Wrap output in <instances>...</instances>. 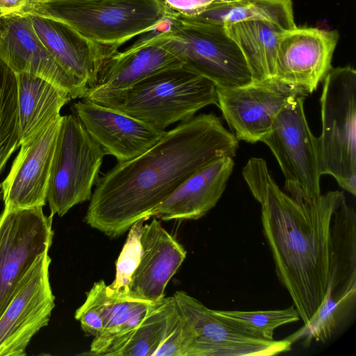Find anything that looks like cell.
I'll list each match as a JSON object with an SVG mask.
<instances>
[{"label":"cell","instance_id":"cell-1","mask_svg":"<svg viewBox=\"0 0 356 356\" xmlns=\"http://www.w3.org/2000/svg\"><path fill=\"white\" fill-rule=\"evenodd\" d=\"M238 140L213 113L182 121L137 157L118 163L102 177L85 222L117 238L152 211L195 172L224 156L234 157Z\"/></svg>","mask_w":356,"mask_h":356},{"label":"cell","instance_id":"cell-2","mask_svg":"<svg viewBox=\"0 0 356 356\" xmlns=\"http://www.w3.org/2000/svg\"><path fill=\"white\" fill-rule=\"evenodd\" d=\"M242 175L261 204L263 233L277 278L307 325L327 293L332 218L346 196L329 191L312 202H298L278 186L261 158L250 159Z\"/></svg>","mask_w":356,"mask_h":356},{"label":"cell","instance_id":"cell-3","mask_svg":"<svg viewBox=\"0 0 356 356\" xmlns=\"http://www.w3.org/2000/svg\"><path fill=\"white\" fill-rule=\"evenodd\" d=\"M99 104L165 131L204 107L217 105V86L181 65L149 76Z\"/></svg>","mask_w":356,"mask_h":356},{"label":"cell","instance_id":"cell-4","mask_svg":"<svg viewBox=\"0 0 356 356\" xmlns=\"http://www.w3.org/2000/svg\"><path fill=\"white\" fill-rule=\"evenodd\" d=\"M32 13L57 18L91 41L119 48L138 35L163 30L174 12L162 0H49Z\"/></svg>","mask_w":356,"mask_h":356},{"label":"cell","instance_id":"cell-5","mask_svg":"<svg viewBox=\"0 0 356 356\" xmlns=\"http://www.w3.org/2000/svg\"><path fill=\"white\" fill-rule=\"evenodd\" d=\"M321 97V133L317 138L321 172L356 195V72L332 68Z\"/></svg>","mask_w":356,"mask_h":356},{"label":"cell","instance_id":"cell-6","mask_svg":"<svg viewBox=\"0 0 356 356\" xmlns=\"http://www.w3.org/2000/svg\"><path fill=\"white\" fill-rule=\"evenodd\" d=\"M159 32L182 66L217 88L240 87L252 81L241 49L224 25L194 22L174 13Z\"/></svg>","mask_w":356,"mask_h":356},{"label":"cell","instance_id":"cell-7","mask_svg":"<svg viewBox=\"0 0 356 356\" xmlns=\"http://www.w3.org/2000/svg\"><path fill=\"white\" fill-rule=\"evenodd\" d=\"M106 154L75 115L62 116L47 193L51 215L90 200Z\"/></svg>","mask_w":356,"mask_h":356},{"label":"cell","instance_id":"cell-8","mask_svg":"<svg viewBox=\"0 0 356 356\" xmlns=\"http://www.w3.org/2000/svg\"><path fill=\"white\" fill-rule=\"evenodd\" d=\"M306 95L293 97L280 111L270 131L261 140L275 156L285 179V191L298 202L321 193V166L316 138L304 111Z\"/></svg>","mask_w":356,"mask_h":356},{"label":"cell","instance_id":"cell-9","mask_svg":"<svg viewBox=\"0 0 356 356\" xmlns=\"http://www.w3.org/2000/svg\"><path fill=\"white\" fill-rule=\"evenodd\" d=\"M53 216L42 207L4 208L0 214V317L37 257L49 251Z\"/></svg>","mask_w":356,"mask_h":356},{"label":"cell","instance_id":"cell-10","mask_svg":"<svg viewBox=\"0 0 356 356\" xmlns=\"http://www.w3.org/2000/svg\"><path fill=\"white\" fill-rule=\"evenodd\" d=\"M172 296L193 335L186 356H273L291 350L289 339L266 340L252 335L184 291Z\"/></svg>","mask_w":356,"mask_h":356},{"label":"cell","instance_id":"cell-11","mask_svg":"<svg viewBox=\"0 0 356 356\" xmlns=\"http://www.w3.org/2000/svg\"><path fill=\"white\" fill-rule=\"evenodd\" d=\"M48 252L37 257L0 317V356L26 355L33 336L49 322L55 297Z\"/></svg>","mask_w":356,"mask_h":356},{"label":"cell","instance_id":"cell-12","mask_svg":"<svg viewBox=\"0 0 356 356\" xmlns=\"http://www.w3.org/2000/svg\"><path fill=\"white\" fill-rule=\"evenodd\" d=\"M298 95H305L273 78L240 87L217 88V105L236 138L254 143L270 131L280 111Z\"/></svg>","mask_w":356,"mask_h":356},{"label":"cell","instance_id":"cell-13","mask_svg":"<svg viewBox=\"0 0 356 356\" xmlns=\"http://www.w3.org/2000/svg\"><path fill=\"white\" fill-rule=\"evenodd\" d=\"M337 31L297 27L285 31L277 46L274 78L308 95L332 69Z\"/></svg>","mask_w":356,"mask_h":356},{"label":"cell","instance_id":"cell-14","mask_svg":"<svg viewBox=\"0 0 356 356\" xmlns=\"http://www.w3.org/2000/svg\"><path fill=\"white\" fill-rule=\"evenodd\" d=\"M29 15L35 34L48 52L87 93L118 48L91 41L57 18L34 13Z\"/></svg>","mask_w":356,"mask_h":356},{"label":"cell","instance_id":"cell-15","mask_svg":"<svg viewBox=\"0 0 356 356\" xmlns=\"http://www.w3.org/2000/svg\"><path fill=\"white\" fill-rule=\"evenodd\" d=\"M0 58L15 74L40 77L67 92L72 99L86 95L44 47L29 15L0 16Z\"/></svg>","mask_w":356,"mask_h":356},{"label":"cell","instance_id":"cell-16","mask_svg":"<svg viewBox=\"0 0 356 356\" xmlns=\"http://www.w3.org/2000/svg\"><path fill=\"white\" fill-rule=\"evenodd\" d=\"M122 52L117 51L85 98L100 104L133 88L157 72L182 65L159 30ZM84 98V97H83Z\"/></svg>","mask_w":356,"mask_h":356},{"label":"cell","instance_id":"cell-17","mask_svg":"<svg viewBox=\"0 0 356 356\" xmlns=\"http://www.w3.org/2000/svg\"><path fill=\"white\" fill-rule=\"evenodd\" d=\"M62 116L20 145L10 172L1 183L4 208L46 204L51 167Z\"/></svg>","mask_w":356,"mask_h":356},{"label":"cell","instance_id":"cell-18","mask_svg":"<svg viewBox=\"0 0 356 356\" xmlns=\"http://www.w3.org/2000/svg\"><path fill=\"white\" fill-rule=\"evenodd\" d=\"M72 109L106 154L115 156L118 162L142 154L166 131L85 97L74 103Z\"/></svg>","mask_w":356,"mask_h":356},{"label":"cell","instance_id":"cell-19","mask_svg":"<svg viewBox=\"0 0 356 356\" xmlns=\"http://www.w3.org/2000/svg\"><path fill=\"white\" fill-rule=\"evenodd\" d=\"M139 264L129 285L128 294L156 302L165 297V290L186 257V251L156 218L144 224Z\"/></svg>","mask_w":356,"mask_h":356},{"label":"cell","instance_id":"cell-20","mask_svg":"<svg viewBox=\"0 0 356 356\" xmlns=\"http://www.w3.org/2000/svg\"><path fill=\"white\" fill-rule=\"evenodd\" d=\"M356 296V212L346 197L332 218V248L329 283L325 298L316 313L339 318Z\"/></svg>","mask_w":356,"mask_h":356},{"label":"cell","instance_id":"cell-21","mask_svg":"<svg viewBox=\"0 0 356 356\" xmlns=\"http://www.w3.org/2000/svg\"><path fill=\"white\" fill-rule=\"evenodd\" d=\"M234 166L233 157L219 158L188 177L152 212L162 220H197L222 195Z\"/></svg>","mask_w":356,"mask_h":356},{"label":"cell","instance_id":"cell-22","mask_svg":"<svg viewBox=\"0 0 356 356\" xmlns=\"http://www.w3.org/2000/svg\"><path fill=\"white\" fill-rule=\"evenodd\" d=\"M102 280L95 282L86 293L103 322V330L94 337L90 355H109L129 335L154 302L133 298L128 293H114L107 290Z\"/></svg>","mask_w":356,"mask_h":356},{"label":"cell","instance_id":"cell-23","mask_svg":"<svg viewBox=\"0 0 356 356\" xmlns=\"http://www.w3.org/2000/svg\"><path fill=\"white\" fill-rule=\"evenodd\" d=\"M20 145L60 119L61 108L71 99L65 91L26 73L16 74Z\"/></svg>","mask_w":356,"mask_h":356},{"label":"cell","instance_id":"cell-24","mask_svg":"<svg viewBox=\"0 0 356 356\" xmlns=\"http://www.w3.org/2000/svg\"><path fill=\"white\" fill-rule=\"evenodd\" d=\"M224 27L241 49L252 81L273 79L278 42L286 30L266 20L227 24Z\"/></svg>","mask_w":356,"mask_h":356},{"label":"cell","instance_id":"cell-25","mask_svg":"<svg viewBox=\"0 0 356 356\" xmlns=\"http://www.w3.org/2000/svg\"><path fill=\"white\" fill-rule=\"evenodd\" d=\"M179 16L204 24L225 25L245 21L266 20L279 25L286 31L296 26L291 0H232L216 5L195 16Z\"/></svg>","mask_w":356,"mask_h":356},{"label":"cell","instance_id":"cell-26","mask_svg":"<svg viewBox=\"0 0 356 356\" xmlns=\"http://www.w3.org/2000/svg\"><path fill=\"white\" fill-rule=\"evenodd\" d=\"M175 309L173 296L154 302L126 339L109 355L154 356L168 333Z\"/></svg>","mask_w":356,"mask_h":356},{"label":"cell","instance_id":"cell-27","mask_svg":"<svg viewBox=\"0 0 356 356\" xmlns=\"http://www.w3.org/2000/svg\"><path fill=\"white\" fill-rule=\"evenodd\" d=\"M19 143L16 74L0 58V175Z\"/></svg>","mask_w":356,"mask_h":356},{"label":"cell","instance_id":"cell-28","mask_svg":"<svg viewBox=\"0 0 356 356\" xmlns=\"http://www.w3.org/2000/svg\"><path fill=\"white\" fill-rule=\"evenodd\" d=\"M212 311L250 334L266 340L274 339V332L277 327L300 319L293 305L286 309L272 310Z\"/></svg>","mask_w":356,"mask_h":356},{"label":"cell","instance_id":"cell-29","mask_svg":"<svg viewBox=\"0 0 356 356\" xmlns=\"http://www.w3.org/2000/svg\"><path fill=\"white\" fill-rule=\"evenodd\" d=\"M143 218L135 222L129 229V234L121 252L116 261V273L113 282L107 285L108 291L119 294H127L131 277L138 267L141 253V235L144 222Z\"/></svg>","mask_w":356,"mask_h":356},{"label":"cell","instance_id":"cell-30","mask_svg":"<svg viewBox=\"0 0 356 356\" xmlns=\"http://www.w3.org/2000/svg\"><path fill=\"white\" fill-rule=\"evenodd\" d=\"M192 340L191 328L176 304L168 333L154 356H186Z\"/></svg>","mask_w":356,"mask_h":356},{"label":"cell","instance_id":"cell-31","mask_svg":"<svg viewBox=\"0 0 356 356\" xmlns=\"http://www.w3.org/2000/svg\"><path fill=\"white\" fill-rule=\"evenodd\" d=\"M232 0H162L168 9L175 13L192 17L222 3Z\"/></svg>","mask_w":356,"mask_h":356},{"label":"cell","instance_id":"cell-32","mask_svg":"<svg viewBox=\"0 0 356 356\" xmlns=\"http://www.w3.org/2000/svg\"><path fill=\"white\" fill-rule=\"evenodd\" d=\"M74 318L79 321L82 330L87 335L95 337L103 330V322L99 314L86 299L76 310Z\"/></svg>","mask_w":356,"mask_h":356},{"label":"cell","instance_id":"cell-33","mask_svg":"<svg viewBox=\"0 0 356 356\" xmlns=\"http://www.w3.org/2000/svg\"><path fill=\"white\" fill-rule=\"evenodd\" d=\"M2 15L3 14H2L1 11V10H0V16Z\"/></svg>","mask_w":356,"mask_h":356}]
</instances>
